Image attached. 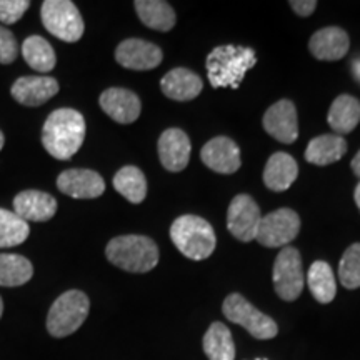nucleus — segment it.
Returning a JSON list of instances; mask_svg holds the SVG:
<instances>
[{"label": "nucleus", "mask_w": 360, "mask_h": 360, "mask_svg": "<svg viewBox=\"0 0 360 360\" xmlns=\"http://www.w3.org/2000/svg\"><path fill=\"white\" fill-rule=\"evenodd\" d=\"M85 139V119L74 109H57L45 120L42 146L57 160H69Z\"/></svg>", "instance_id": "obj_1"}, {"label": "nucleus", "mask_w": 360, "mask_h": 360, "mask_svg": "<svg viewBox=\"0 0 360 360\" xmlns=\"http://www.w3.org/2000/svg\"><path fill=\"white\" fill-rule=\"evenodd\" d=\"M257 64V56L250 47L220 45L207 56V75L214 89H238L247 70Z\"/></svg>", "instance_id": "obj_2"}, {"label": "nucleus", "mask_w": 360, "mask_h": 360, "mask_svg": "<svg viewBox=\"0 0 360 360\" xmlns=\"http://www.w3.org/2000/svg\"><path fill=\"white\" fill-rule=\"evenodd\" d=\"M107 260L132 274H146L159 264V247L146 236H120L105 247Z\"/></svg>", "instance_id": "obj_3"}, {"label": "nucleus", "mask_w": 360, "mask_h": 360, "mask_svg": "<svg viewBox=\"0 0 360 360\" xmlns=\"http://www.w3.org/2000/svg\"><path fill=\"white\" fill-rule=\"evenodd\" d=\"M174 245L191 260H204L212 255L217 245L215 232L207 220L197 215H182L170 227Z\"/></svg>", "instance_id": "obj_4"}, {"label": "nucleus", "mask_w": 360, "mask_h": 360, "mask_svg": "<svg viewBox=\"0 0 360 360\" xmlns=\"http://www.w3.org/2000/svg\"><path fill=\"white\" fill-rule=\"evenodd\" d=\"M90 300L82 290H67L52 304L47 314V330L56 339L77 332L87 319Z\"/></svg>", "instance_id": "obj_5"}, {"label": "nucleus", "mask_w": 360, "mask_h": 360, "mask_svg": "<svg viewBox=\"0 0 360 360\" xmlns=\"http://www.w3.org/2000/svg\"><path fill=\"white\" fill-rule=\"evenodd\" d=\"M40 19L53 37L69 44L82 39L84 19L70 0H45L40 8Z\"/></svg>", "instance_id": "obj_6"}, {"label": "nucleus", "mask_w": 360, "mask_h": 360, "mask_svg": "<svg viewBox=\"0 0 360 360\" xmlns=\"http://www.w3.org/2000/svg\"><path fill=\"white\" fill-rule=\"evenodd\" d=\"M222 312L229 321L244 327L252 337L259 340L274 339L278 334V327L274 319L260 312L240 294H231L224 300Z\"/></svg>", "instance_id": "obj_7"}, {"label": "nucleus", "mask_w": 360, "mask_h": 360, "mask_svg": "<svg viewBox=\"0 0 360 360\" xmlns=\"http://www.w3.org/2000/svg\"><path fill=\"white\" fill-rule=\"evenodd\" d=\"M274 289L285 302L297 300L304 290V269L300 252L295 247H283L274 264Z\"/></svg>", "instance_id": "obj_8"}, {"label": "nucleus", "mask_w": 360, "mask_h": 360, "mask_svg": "<svg viewBox=\"0 0 360 360\" xmlns=\"http://www.w3.org/2000/svg\"><path fill=\"white\" fill-rule=\"evenodd\" d=\"M300 219L292 209H278L260 220L255 238L264 247H285L299 236Z\"/></svg>", "instance_id": "obj_9"}, {"label": "nucleus", "mask_w": 360, "mask_h": 360, "mask_svg": "<svg viewBox=\"0 0 360 360\" xmlns=\"http://www.w3.org/2000/svg\"><path fill=\"white\" fill-rule=\"evenodd\" d=\"M262 220L257 202L247 193L233 197L227 212V229L240 242H250L257 236Z\"/></svg>", "instance_id": "obj_10"}, {"label": "nucleus", "mask_w": 360, "mask_h": 360, "mask_svg": "<svg viewBox=\"0 0 360 360\" xmlns=\"http://www.w3.org/2000/svg\"><path fill=\"white\" fill-rule=\"evenodd\" d=\"M57 188L72 199H97L105 192V182L96 170L69 169L58 175Z\"/></svg>", "instance_id": "obj_11"}, {"label": "nucleus", "mask_w": 360, "mask_h": 360, "mask_svg": "<svg viewBox=\"0 0 360 360\" xmlns=\"http://www.w3.org/2000/svg\"><path fill=\"white\" fill-rule=\"evenodd\" d=\"M162 51L155 44L142 39H127L119 44L115 60L130 70H152L160 65Z\"/></svg>", "instance_id": "obj_12"}, {"label": "nucleus", "mask_w": 360, "mask_h": 360, "mask_svg": "<svg viewBox=\"0 0 360 360\" xmlns=\"http://www.w3.org/2000/svg\"><path fill=\"white\" fill-rule=\"evenodd\" d=\"M264 129L278 142H295L299 137V120L294 103L287 98L274 103L264 115Z\"/></svg>", "instance_id": "obj_13"}, {"label": "nucleus", "mask_w": 360, "mask_h": 360, "mask_svg": "<svg viewBox=\"0 0 360 360\" xmlns=\"http://www.w3.org/2000/svg\"><path fill=\"white\" fill-rule=\"evenodd\" d=\"M102 110L119 124H132L141 117L142 103L132 90L112 87L103 90L98 98Z\"/></svg>", "instance_id": "obj_14"}, {"label": "nucleus", "mask_w": 360, "mask_h": 360, "mask_svg": "<svg viewBox=\"0 0 360 360\" xmlns=\"http://www.w3.org/2000/svg\"><path fill=\"white\" fill-rule=\"evenodd\" d=\"M200 159L217 174H233L240 169V148L229 137H215L202 147Z\"/></svg>", "instance_id": "obj_15"}, {"label": "nucleus", "mask_w": 360, "mask_h": 360, "mask_svg": "<svg viewBox=\"0 0 360 360\" xmlns=\"http://www.w3.org/2000/svg\"><path fill=\"white\" fill-rule=\"evenodd\" d=\"M13 212L25 222H47L57 214V200L42 191H24L13 197Z\"/></svg>", "instance_id": "obj_16"}, {"label": "nucleus", "mask_w": 360, "mask_h": 360, "mask_svg": "<svg viewBox=\"0 0 360 360\" xmlns=\"http://www.w3.org/2000/svg\"><path fill=\"white\" fill-rule=\"evenodd\" d=\"M192 146L180 129H167L159 139V159L169 172H182L191 160Z\"/></svg>", "instance_id": "obj_17"}, {"label": "nucleus", "mask_w": 360, "mask_h": 360, "mask_svg": "<svg viewBox=\"0 0 360 360\" xmlns=\"http://www.w3.org/2000/svg\"><path fill=\"white\" fill-rule=\"evenodd\" d=\"M58 82L53 77L27 75L17 79L11 87L12 97L25 107H39L49 102L58 92Z\"/></svg>", "instance_id": "obj_18"}, {"label": "nucleus", "mask_w": 360, "mask_h": 360, "mask_svg": "<svg viewBox=\"0 0 360 360\" xmlns=\"http://www.w3.org/2000/svg\"><path fill=\"white\" fill-rule=\"evenodd\" d=\"M350 47L349 35L340 27H326L317 30L309 42V51L319 60L335 62L347 56Z\"/></svg>", "instance_id": "obj_19"}, {"label": "nucleus", "mask_w": 360, "mask_h": 360, "mask_svg": "<svg viewBox=\"0 0 360 360\" xmlns=\"http://www.w3.org/2000/svg\"><path fill=\"white\" fill-rule=\"evenodd\" d=\"M202 87H204V84H202L199 75L195 72L184 69V67H177V69L167 72L164 79L160 80V89L164 96L177 102L192 101L202 92Z\"/></svg>", "instance_id": "obj_20"}, {"label": "nucleus", "mask_w": 360, "mask_h": 360, "mask_svg": "<svg viewBox=\"0 0 360 360\" xmlns=\"http://www.w3.org/2000/svg\"><path fill=\"white\" fill-rule=\"evenodd\" d=\"M299 175L295 159L285 152H277L267 160L264 169V184L274 192L287 191Z\"/></svg>", "instance_id": "obj_21"}, {"label": "nucleus", "mask_w": 360, "mask_h": 360, "mask_svg": "<svg viewBox=\"0 0 360 360\" xmlns=\"http://www.w3.org/2000/svg\"><path fill=\"white\" fill-rule=\"evenodd\" d=\"M345 152H347V142L344 137L335 134H323L309 142L307 150H305V160L309 164L323 167V165L335 164L345 155Z\"/></svg>", "instance_id": "obj_22"}, {"label": "nucleus", "mask_w": 360, "mask_h": 360, "mask_svg": "<svg viewBox=\"0 0 360 360\" xmlns=\"http://www.w3.org/2000/svg\"><path fill=\"white\" fill-rule=\"evenodd\" d=\"M139 19L148 29L159 30V32H169L174 29L175 17L174 8L169 2L164 0H137L134 4Z\"/></svg>", "instance_id": "obj_23"}, {"label": "nucleus", "mask_w": 360, "mask_h": 360, "mask_svg": "<svg viewBox=\"0 0 360 360\" xmlns=\"http://www.w3.org/2000/svg\"><path fill=\"white\" fill-rule=\"evenodd\" d=\"M327 120L335 135L350 134L360 122V102L352 96H339L332 102Z\"/></svg>", "instance_id": "obj_24"}, {"label": "nucleus", "mask_w": 360, "mask_h": 360, "mask_svg": "<svg viewBox=\"0 0 360 360\" xmlns=\"http://www.w3.org/2000/svg\"><path fill=\"white\" fill-rule=\"evenodd\" d=\"M22 56H24L27 65L30 69L42 72V74L53 70V67L57 64L56 51L40 35H30V37L24 40V44H22Z\"/></svg>", "instance_id": "obj_25"}, {"label": "nucleus", "mask_w": 360, "mask_h": 360, "mask_svg": "<svg viewBox=\"0 0 360 360\" xmlns=\"http://www.w3.org/2000/svg\"><path fill=\"white\" fill-rule=\"evenodd\" d=\"M202 347L209 360H233L236 359V345L232 334L222 322H214L209 327L202 340Z\"/></svg>", "instance_id": "obj_26"}, {"label": "nucleus", "mask_w": 360, "mask_h": 360, "mask_svg": "<svg viewBox=\"0 0 360 360\" xmlns=\"http://www.w3.org/2000/svg\"><path fill=\"white\" fill-rule=\"evenodd\" d=\"M307 283L310 294L321 304H330L335 299L337 285L332 267L323 260H317L310 265L307 274Z\"/></svg>", "instance_id": "obj_27"}, {"label": "nucleus", "mask_w": 360, "mask_h": 360, "mask_svg": "<svg viewBox=\"0 0 360 360\" xmlns=\"http://www.w3.org/2000/svg\"><path fill=\"white\" fill-rule=\"evenodd\" d=\"M34 265L19 254H0V287H20L32 278Z\"/></svg>", "instance_id": "obj_28"}, {"label": "nucleus", "mask_w": 360, "mask_h": 360, "mask_svg": "<svg viewBox=\"0 0 360 360\" xmlns=\"http://www.w3.org/2000/svg\"><path fill=\"white\" fill-rule=\"evenodd\" d=\"M114 188L132 204H141L147 195V179L141 169L127 165L115 174Z\"/></svg>", "instance_id": "obj_29"}, {"label": "nucleus", "mask_w": 360, "mask_h": 360, "mask_svg": "<svg viewBox=\"0 0 360 360\" xmlns=\"http://www.w3.org/2000/svg\"><path fill=\"white\" fill-rule=\"evenodd\" d=\"M29 222L22 220L12 210L0 209V249L17 247L29 238Z\"/></svg>", "instance_id": "obj_30"}, {"label": "nucleus", "mask_w": 360, "mask_h": 360, "mask_svg": "<svg viewBox=\"0 0 360 360\" xmlns=\"http://www.w3.org/2000/svg\"><path fill=\"white\" fill-rule=\"evenodd\" d=\"M340 283L349 290L360 287V244H352L342 255L339 264Z\"/></svg>", "instance_id": "obj_31"}, {"label": "nucleus", "mask_w": 360, "mask_h": 360, "mask_svg": "<svg viewBox=\"0 0 360 360\" xmlns=\"http://www.w3.org/2000/svg\"><path fill=\"white\" fill-rule=\"evenodd\" d=\"M29 7V0H0V22L7 25L17 24Z\"/></svg>", "instance_id": "obj_32"}, {"label": "nucleus", "mask_w": 360, "mask_h": 360, "mask_svg": "<svg viewBox=\"0 0 360 360\" xmlns=\"http://www.w3.org/2000/svg\"><path fill=\"white\" fill-rule=\"evenodd\" d=\"M19 57V45L11 30L0 25V64H12Z\"/></svg>", "instance_id": "obj_33"}, {"label": "nucleus", "mask_w": 360, "mask_h": 360, "mask_svg": "<svg viewBox=\"0 0 360 360\" xmlns=\"http://www.w3.org/2000/svg\"><path fill=\"white\" fill-rule=\"evenodd\" d=\"M290 7L294 8V12L300 17H309L315 12L317 2L315 0H292Z\"/></svg>", "instance_id": "obj_34"}, {"label": "nucleus", "mask_w": 360, "mask_h": 360, "mask_svg": "<svg viewBox=\"0 0 360 360\" xmlns=\"http://www.w3.org/2000/svg\"><path fill=\"white\" fill-rule=\"evenodd\" d=\"M352 170L357 177H360V150L357 152V155H355L352 160Z\"/></svg>", "instance_id": "obj_35"}, {"label": "nucleus", "mask_w": 360, "mask_h": 360, "mask_svg": "<svg viewBox=\"0 0 360 360\" xmlns=\"http://www.w3.org/2000/svg\"><path fill=\"white\" fill-rule=\"evenodd\" d=\"M354 197H355V204H357V207L360 209V182H359V186L355 187V193H354Z\"/></svg>", "instance_id": "obj_36"}, {"label": "nucleus", "mask_w": 360, "mask_h": 360, "mask_svg": "<svg viewBox=\"0 0 360 360\" xmlns=\"http://www.w3.org/2000/svg\"><path fill=\"white\" fill-rule=\"evenodd\" d=\"M354 75L360 80V60H357V62H355V64H354Z\"/></svg>", "instance_id": "obj_37"}, {"label": "nucleus", "mask_w": 360, "mask_h": 360, "mask_svg": "<svg viewBox=\"0 0 360 360\" xmlns=\"http://www.w3.org/2000/svg\"><path fill=\"white\" fill-rule=\"evenodd\" d=\"M4 143H6V137H4V132L0 130V150L4 148Z\"/></svg>", "instance_id": "obj_38"}, {"label": "nucleus", "mask_w": 360, "mask_h": 360, "mask_svg": "<svg viewBox=\"0 0 360 360\" xmlns=\"http://www.w3.org/2000/svg\"><path fill=\"white\" fill-rule=\"evenodd\" d=\"M2 314H4V300L2 297H0V319H2Z\"/></svg>", "instance_id": "obj_39"}, {"label": "nucleus", "mask_w": 360, "mask_h": 360, "mask_svg": "<svg viewBox=\"0 0 360 360\" xmlns=\"http://www.w3.org/2000/svg\"><path fill=\"white\" fill-rule=\"evenodd\" d=\"M257 360H265V359H257Z\"/></svg>", "instance_id": "obj_40"}]
</instances>
